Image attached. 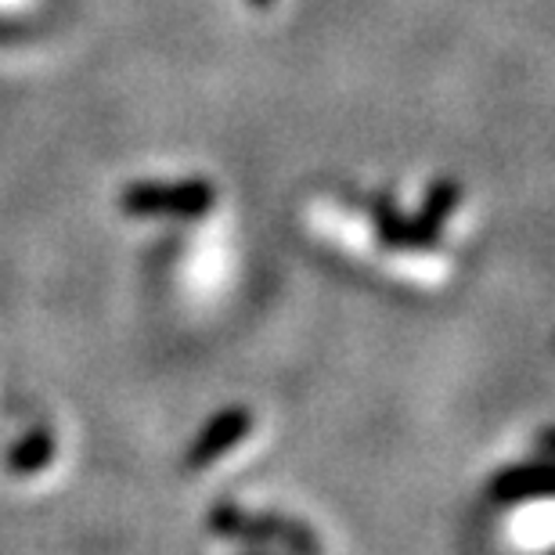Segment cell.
<instances>
[{
    "mask_svg": "<svg viewBox=\"0 0 555 555\" xmlns=\"http://www.w3.org/2000/svg\"><path fill=\"white\" fill-rule=\"evenodd\" d=\"M217 203V188L209 181H138L119 195V209L134 217L173 214V217H198L209 214Z\"/></svg>",
    "mask_w": 555,
    "mask_h": 555,
    "instance_id": "cell-1",
    "label": "cell"
},
{
    "mask_svg": "<svg viewBox=\"0 0 555 555\" xmlns=\"http://www.w3.org/2000/svg\"><path fill=\"white\" fill-rule=\"evenodd\" d=\"M552 530H555V519H552L548 494L527 498V508H519L513 516V524H508V534L527 552H545L552 541Z\"/></svg>",
    "mask_w": 555,
    "mask_h": 555,
    "instance_id": "cell-3",
    "label": "cell"
},
{
    "mask_svg": "<svg viewBox=\"0 0 555 555\" xmlns=\"http://www.w3.org/2000/svg\"><path fill=\"white\" fill-rule=\"evenodd\" d=\"M51 459H54L51 437L48 433H33V437H26V443H18V448L11 451V473L37 476V473L48 469Z\"/></svg>",
    "mask_w": 555,
    "mask_h": 555,
    "instance_id": "cell-6",
    "label": "cell"
},
{
    "mask_svg": "<svg viewBox=\"0 0 555 555\" xmlns=\"http://www.w3.org/2000/svg\"><path fill=\"white\" fill-rule=\"evenodd\" d=\"M548 465H516L502 476H494L491 483V494L498 502H527V498H538V494H548Z\"/></svg>",
    "mask_w": 555,
    "mask_h": 555,
    "instance_id": "cell-4",
    "label": "cell"
},
{
    "mask_svg": "<svg viewBox=\"0 0 555 555\" xmlns=\"http://www.w3.org/2000/svg\"><path fill=\"white\" fill-rule=\"evenodd\" d=\"M249 433H253V415L246 408H231V412L214 418L192 448V469H206V465L220 462L224 454L242 448V443L249 440Z\"/></svg>",
    "mask_w": 555,
    "mask_h": 555,
    "instance_id": "cell-2",
    "label": "cell"
},
{
    "mask_svg": "<svg viewBox=\"0 0 555 555\" xmlns=\"http://www.w3.org/2000/svg\"><path fill=\"white\" fill-rule=\"evenodd\" d=\"M249 4H253V8H271L274 0H249Z\"/></svg>",
    "mask_w": 555,
    "mask_h": 555,
    "instance_id": "cell-7",
    "label": "cell"
},
{
    "mask_svg": "<svg viewBox=\"0 0 555 555\" xmlns=\"http://www.w3.org/2000/svg\"><path fill=\"white\" fill-rule=\"evenodd\" d=\"M459 203H462V188L454 184V181H437L426 192V203H422V209H418V228L422 231H429L433 238H440V231H443V224H448V217L459 209Z\"/></svg>",
    "mask_w": 555,
    "mask_h": 555,
    "instance_id": "cell-5",
    "label": "cell"
}]
</instances>
